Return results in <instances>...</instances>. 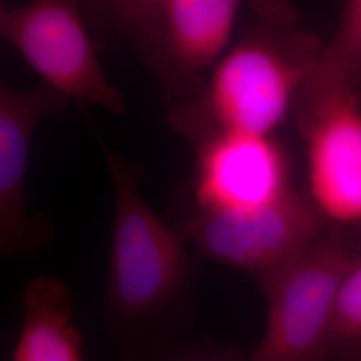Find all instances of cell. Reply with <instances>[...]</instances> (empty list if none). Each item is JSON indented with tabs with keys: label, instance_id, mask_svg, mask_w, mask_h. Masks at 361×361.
Here are the masks:
<instances>
[{
	"label": "cell",
	"instance_id": "obj_1",
	"mask_svg": "<svg viewBox=\"0 0 361 361\" xmlns=\"http://www.w3.org/2000/svg\"><path fill=\"white\" fill-rule=\"evenodd\" d=\"M319 40L296 27L281 0H261L257 19L194 97L171 104L170 128L194 149L224 134L271 135L320 59Z\"/></svg>",
	"mask_w": 361,
	"mask_h": 361
},
{
	"label": "cell",
	"instance_id": "obj_2",
	"mask_svg": "<svg viewBox=\"0 0 361 361\" xmlns=\"http://www.w3.org/2000/svg\"><path fill=\"white\" fill-rule=\"evenodd\" d=\"M104 152L114 189L107 305L114 319L130 328H152L166 320L189 289L186 238L145 202L141 169L111 150Z\"/></svg>",
	"mask_w": 361,
	"mask_h": 361
},
{
	"label": "cell",
	"instance_id": "obj_3",
	"mask_svg": "<svg viewBox=\"0 0 361 361\" xmlns=\"http://www.w3.org/2000/svg\"><path fill=\"white\" fill-rule=\"evenodd\" d=\"M308 192L331 221L361 224V71L322 52L297 94Z\"/></svg>",
	"mask_w": 361,
	"mask_h": 361
},
{
	"label": "cell",
	"instance_id": "obj_4",
	"mask_svg": "<svg viewBox=\"0 0 361 361\" xmlns=\"http://www.w3.org/2000/svg\"><path fill=\"white\" fill-rule=\"evenodd\" d=\"M345 225L324 233L279 268L258 277L268 305L253 361H320L332 356L336 298L360 252Z\"/></svg>",
	"mask_w": 361,
	"mask_h": 361
},
{
	"label": "cell",
	"instance_id": "obj_5",
	"mask_svg": "<svg viewBox=\"0 0 361 361\" xmlns=\"http://www.w3.org/2000/svg\"><path fill=\"white\" fill-rule=\"evenodd\" d=\"M329 222L308 190L289 188L267 204L245 209L190 204L180 232L207 257L258 279L312 245Z\"/></svg>",
	"mask_w": 361,
	"mask_h": 361
},
{
	"label": "cell",
	"instance_id": "obj_6",
	"mask_svg": "<svg viewBox=\"0 0 361 361\" xmlns=\"http://www.w3.org/2000/svg\"><path fill=\"white\" fill-rule=\"evenodd\" d=\"M79 0H31L3 8L0 32L43 82L67 99L122 114L125 101L104 77L78 13Z\"/></svg>",
	"mask_w": 361,
	"mask_h": 361
},
{
	"label": "cell",
	"instance_id": "obj_7",
	"mask_svg": "<svg viewBox=\"0 0 361 361\" xmlns=\"http://www.w3.org/2000/svg\"><path fill=\"white\" fill-rule=\"evenodd\" d=\"M240 0H162L142 31L143 59L169 102L194 97L207 83L232 34Z\"/></svg>",
	"mask_w": 361,
	"mask_h": 361
},
{
	"label": "cell",
	"instance_id": "obj_8",
	"mask_svg": "<svg viewBox=\"0 0 361 361\" xmlns=\"http://www.w3.org/2000/svg\"><path fill=\"white\" fill-rule=\"evenodd\" d=\"M67 98L49 83L18 92L0 89V252L3 259L30 256L52 238L46 217L27 212L28 158L40 121L59 111Z\"/></svg>",
	"mask_w": 361,
	"mask_h": 361
},
{
	"label": "cell",
	"instance_id": "obj_9",
	"mask_svg": "<svg viewBox=\"0 0 361 361\" xmlns=\"http://www.w3.org/2000/svg\"><path fill=\"white\" fill-rule=\"evenodd\" d=\"M194 150L197 207H258L289 189V162L273 135L224 134Z\"/></svg>",
	"mask_w": 361,
	"mask_h": 361
},
{
	"label": "cell",
	"instance_id": "obj_10",
	"mask_svg": "<svg viewBox=\"0 0 361 361\" xmlns=\"http://www.w3.org/2000/svg\"><path fill=\"white\" fill-rule=\"evenodd\" d=\"M74 300L63 281L38 277L23 295V325L13 361L83 360V338L74 319Z\"/></svg>",
	"mask_w": 361,
	"mask_h": 361
},
{
	"label": "cell",
	"instance_id": "obj_11",
	"mask_svg": "<svg viewBox=\"0 0 361 361\" xmlns=\"http://www.w3.org/2000/svg\"><path fill=\"white\" fill-rule=\"evenodd\" d=\"M332 355L344 356L361 345V255L345 274L336 298L331 329Z\"/></svg>",
	"mask_w": 361,
	"mask_h": 361
},
{
	"label": "cell",
	"instance_id": "obj_12",
	"mask_svg": "<svg viewBox=\"0 0 361 361\" xmlns=\"http://www.w3.org/2000/svg\"><path fill=\"white\" fill-rule=\"evenodd\" d=\"M324 50L361 71V0H344L335 37Z\"/></svg>",
	"mask_w": 361,
	"mask_h": 361
},
{
	"label": "cell",
	"instance_id": "obj_13",
	"mask_svg": "<svg viewBox=\"0 0 361 361\" xmlns=\"http://www.w3.org/2000/svg\"><path fill=\"white\" fill-rule=\"evenodd\" d=\"M162 0H110L107 4L123 27L141 30Z\"/></svg>",
	"mask_w": 361,
	"mask_h": 361
},
{
	"label": "cell",
	"instance_id": "obj_14",
	"mask_svg": "<svg viewBox=\"0 0 361 361\" xmlns=\"http://www.w3.org/2000/svg\"><path fill=\"white\" fill-rule=\"evenodd\" d=\"M344 356H345L347 359H353V360H361V345L360 347H357V348L349 350V352H347V353H345Z\"/></svg>",
	"mask_w": 361,
	"mask_h": 361
},
{
	"label": "cell",
	"instance_id": "obj_15",
	"mask_svg": "<svg viewBox=\"0 0 361 361\" xmlns=\"http://www.w3.org/2000/svg\"><path fill=\"white\" fill-rule=\"evenodd\" d=\"M91 1H94V3H98V4H109L110 3V0H91Z\"/></svg>",
	"mask_w": 361,
	"mask_h": 361
}]
</instances>
